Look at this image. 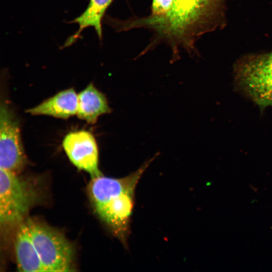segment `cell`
Here are the masks:
<instances>
[{
	"mask_svg": "<svg viewBox=\"0 0 272 272\" xmlns=\"http://www.w3.org/2000/svg\"><path fill=\"white\" fill-rule=\"evenodd\" d=\"M154 158L138 170L120 178L103 176L92 178L89 195L98 216L116 236L126 245L135 187Z\"/></svg>",
	"mask_w": 272,
	"mask_h": 272,
	"instance_id": "6da1fadb",
	"label": "cell"
},
{
	"mask_svg": "<svg viewBox=\"0 0 272 272\" xmlns=\"http://www.w3.org/2000/svg\"><path fill=\"white\" fill-rule=\"evenodd\" d=\"M36 198V191L17 174L0 168V223L5 227L20 222Z\"/></svg>",
	"mask_w": 272,
	"mask_h": 272,
	"instance_id": "7a4b0ae2",
	"label": "cell"
},
{
	"mask_svg": "<svg viewBox=\"0 0 272 272\" xmlns=\"http://www.w3.org/2000/svg\"><path fill=\"white\" fill-rule=\"evenodd\" d=\"M33 242L47 271L73 270L74 251L60 232L42 224L27 222Z\"/></svg>",
	"mask_w": 272,
	"mask_h": 272,
	"instance_id": "3957f363",
	"label": "cell"
},
{
	"mask_svg": "<svg viewBox=\"0 0 272 272\" xmlns=\"http://www.w3.org/2000/svg\"><path fill=\"white\" fill-rule=\"evenodd\" d=\"M235 81L240 89L260 107L272 105V52L239 63Z\"/></svg>",
	"mask_w": 272,
	"mask_h": 272,
	"instance_id": "277c9868",
	"label": "cell"
},
{
	"mask_svg": "<svg viewBox=\"0 0 272 272\" xmlns=\"http://www.w3.org/2000/svg\"><path fill=\"white\" fill-rule=\"evenodd\" d=\"M212 0H174L163 17L151 16L143 23L176 37L186 36L206 15Z\"/></svg>",
	"mask_w": 272,
	"mask_h": 272,
	"instance_id": "5b68a950",
	"label": "cell"
},
{
	"mask_svg": "<svg viewBox=\"0 0 272 272\" xmlns=\"http://www.w3.org/2000/svg\"><path fill=\"white\" fill-rule=\"evenodd\" d=\"M27 159L19 121L6 103L0 110V168L16 174L25 167Z\"/></svg>",
	"mask_w": 272,
	"mask_h": 272,
	"instance_id": "8992f818",
	"label": "cell"
},
{
	"mask_svg": "<svg viewBox=\"0 0 272 272\" xmlns=\"http://www.w3.org/2000/svg\"><path fill=\"white\" fill-rule=\"evenodd\" d=\"M62 148L71 162L92 178L102 175L99 169V152L96 141L89 131L80 130L65 135Z\"/></svg>",
	"mask_w": 272,
	"mask_h": 272,
	"instance_id": "52a82bcc",
	"label": "cell"
},
{
	"mask_svg": "<svg viewBox=\"0 0 272 272\" xmlns=\"http://www.w3.org/2000/svg\"><path fill=\"white\" fill-rule=\"evenodd\" d=\"M78 94L71 88L60 91L26 112L33 115H47L67 119L77 115Z\"/></svg>",
	"mask_w": 272,
	"mask_h": 272,
	"instance_id": "ba28073f",
	"label": "cell"
},
{
	"mask_svg": "<svg viewBox=\"0 0 272 272\" xmlns=\"http://www.w3.org/2000/svg\"><path fill=\"white\" fill-rule=\"evenodd\" d=\"M15 252L17 267L24 272H46L33 242L27 223L21 224L15 240Z\"/></svg>",
	"mask_w": 272,
	"mask_h": 272,
	"instance_id": "9c48e42d",
	"label": "cell"
},
{
	"mask_svg": "<svg viewBox=\"0 0 272 272\" xmlns=\"http://www.w3.org/2000/svg\"><path fill=\"white\" fill-rule=\"evenodd\" d=\"M111 111L105 94L92 83L78 94L77 115L88 123H95L100 115L110 113Z\"/></svg>",
	"mask_w": 272,
	"mask_h": 272,
	"instance_id": "30bf717a",
	"label": "cell"
},
{
	"mask_svg": "<svg viewBox=\"0 0 272 272\" xmlns=\"http://www.w3.org/2000/svg\"><path fill=\"white\" fill-rule=\"evenodd\" d=\"M112 0H90L86 10L74 23L79 24V29L76 34L66 41L65 46L70 45L75 42L80 33L88 27H93L100 39L102 38L101 21L103 16Z\"/></svg>",
	"mask_w": 272,
	"mask_h": 272,
	"instance_id": "8fae6325",
	"label": "cell"
},
{
	"mask_svg": "<svg viewBox=\"0 0 272 272\" xmlns=\"http://www.w3.org/2000/svg\"><path fill=\"white\" fill-rule=\"evenodd\" d=\"M174 0H153L152 17L165 16L171 10Z\"/></svg>",
	"mask_w": 272,
	"mask_h": 272,
	"instance_id": "7c38bea8",
	"label": "cell"
}]
</instances>
